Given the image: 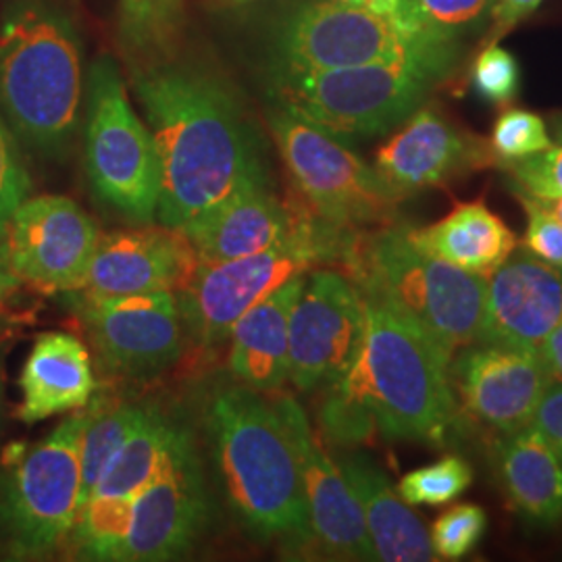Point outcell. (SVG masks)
I'll return each instance as SVG.
<instances>
[{"label":"cell","mask_w":562,"mask_h":562,"mask_svg":"<svg viewBox=\"0 0 562 562\" xmlns=\"http://www.w3.org/2000/svg\"><path fill=\"white\" fill-rule=\"evenodd\" d=\"M554 138L559 140V144H562V115L554 120Z\"/></svg>","instance_id":"bcb514c9"},{"label":"cell","mask_w":562,"mask_h":562,"mask_svg":"<svg viewBox=\"0 0 562 562\" xmlns=\"http://www.w3.org/2000/svg\"><path fill=\"white\" fill-rule=\"evenodd\" d=\"M540 357L552 378V382L562 383V322L548 334L540 346Z\"/></svg>","instance_id":"60d3db41"},{"label":"cell","mask_w":562,"mask_h":562,"mask_svg":"<svg viewBox=\"0 0 562 562\" xmlns=\"http://www.w3.org/2000/svg\"><path fill=\"white\" fill-rule=\"evenodd\" d=\"M411 238L425 252L487 278L517 248L513 229L483 201L461 202L434 225H411Z\"/></svg>","instance_id":"484cf974"},{"label":"cell","mask_w":562,"mask_h":562,"mask_svg":"<svg viewBox=\"0 0 562 562\" xmlns=\"http://www.w3.org/2000/svg\"><path fill=\"white\" fill-rule=\"evenodd\" d=\"M65 301L81 323L104 373L146 382L181 357L183 322L176 292L101 296L67 292Z\"/></svg>","instance_id":"7c38bea8"},{"label":"cell","mask_w":562,"mask_h":562,"mask_svg":"<svg viewBox=\"0 0 562 562\" xmlns=\"http://www.w3.org/2000/svg\"><path fill=\"white\" fill-rule=\"evenodd\" d=\"M296 223L288 240L259 255L234 261L199 262L194 278L178 296L183 334L204 352L229 340L234 325L259 302L317 267L340 265L357 232H344L294 204Z\"/></svg>","instance_id":"8992f818"},{"label":"cell","mask_w":562,"mask_h":562,"mask_svg":"<svg viewBox=\"0 0 562 562\" xmlns=\"http://www.w3.org/2000/svg\"><path fill=\"white\" fill-rule=\"evenodd\" d=\"M188 434L190 431L183 425L150 406L144 422L127 436L106 464L92 496H117L134 501L161 473L162 467Z\"/></svg>","instance_id":"4316f807"},{"label":"cell","mask_w":562,"mask_h":562,"mask_svg":"<svg viewBox=\"0 0 562 562\" xmlns=\"http://www.w3.org/2000/svg\"><path fill=\"white\" fill-rule=\"evenodd\" d=\"M542 0H492L490 7V30L485 36V44L504 38L510 30H515L525 18H529Z\"/></svg>","instance_id":"ab89813d"},{"label":"cell","mask_w":562,"mask_h":562,"mask_svg":"<svg viewBox=\"0 0 562 562\" xmlns=\"http://www.w3.org/2000/svg\"><path fill=\"white\" fill-rule=\"evenodd\" d=\"M519 201L527 213L522 250L562 269V223L550 213L546 202L525 194H519Z\"/></svg>","instance_id":"74e56055"},{"label":"cell","mask_w":562,"mask_h":562,"mask_svg":"<svg viewBox=\"0 0 562 562\" xmlns=\"http://www.w3.org/2000/svg\"><path fill=\"white\" fill-rule=\"evenodd\" d=\"M450 71L423 60L301 71L273 65L269 94L276 106L338 138H371L408 120Z\"/></svg>","instance_id":"52a82bcc"},{"label":"cell","mask_w":562,"mask_h":562,"mask_svg":"<svg viewBox=\"0 0 562 562\" xmlns=\"http://www.w3.org/2000/svg\"><path fill=\"white\" fill-rule=\"evenodd\" d=\"M236 2H244V0H236Z\"/></svg>","instance_id":"7dc6e473"},{"label":"cell","mask_w":562,"mask_h":562,"mask_svg":"<svg viewBox=\"0 0 562 562\" xmlns=\"http://www.w3.org/2000/svg\"><path fill=\"white\" fill-rule=\"evenodd\" d=\"M92 404L74 411L42 442L20 446L0 480V542L9 559L53 554L80 513L81 431Z\"/></svg>","instance_id":"9c48e42d"},{"label":"cell","mask_w":562,"mask_h":562,"mask_svg":"<svg viewBox=\"0 0 562 562\" xmlns=\"http://www.w3.org/2000/svg\"><path fill=\"white\" fill-rule=\"evenodd\" d=\"M490 146L503 167L550 148L552 138L540 115L525 109H508L494 123Z\"/></svg>","instance_id":"836d02e7"},{"label":"cell","mask_w":562,"mask_h":562,"mask_svg":"<svg viewBox=\"0 0 562 562\" xmlns=\"http://www.w3.org/2000/svg\"><path fill=\"white\" fill-rule=\"evenodd\" d=\"M134 519V501L92 496L83 504L65 542L78 561H115Z\"/></svg>","instance_id":"f546056e"},{"label":"cell","mask_w":562,"mask_h":562,"mask_svg":"<svg viewBox=\"0 0 562 562\" xmlns=\"http://www.w3.org/2000/svg\"><path fill=\"white\" fill-rule=\"evenodd\" d=\"M473 483V467L462 457H443L440 461L408 471L398 482L402 501L413 506H443L457 501Z\"/></svg>","instance_id":"1f68e13d"},{"label":"cell","mask_w":562,"mask_h":562,"mask_svg":"<svg viewBox=\"0 0 562 562\" xmlns=\"http://www.w3.org/2000/svg\"><path fill=\"white\" fill-rule=\"evenodd\" d=\"M485 529L487 515L482 506L462 503L446 508L429 531L436 561H462L480 546Z\"/></svg>","instance_id":"d6a6232c"},{"label":"cell","mask_w":562,"mask_h":562,"mask_svg":"<svg viewBox=\"0 0 562 562\" xmlns=\"http://www.w3.org/2000/svg\"><path fill=\"white\" fill-rule=\"evenodd\" d=\"M340 267L362 299L415 325L446 361L480 340L487 276L425 252L411 238L408 223L357 232Z\"/></svg>","instance_id":"5b68a950"},{"label":"cell","mask_w":562,"mask_h":562,"mask_svg":"<svg viewBox=\"0 0 562 562\" xmlns=\"http://www.w3.org/2000/svg\"><path fill=\"white\" fill-rule=\"evenodd\" d=\"M21 281L13 276L9 261H7V252H4V244H0V302L4 301Z\"/></svg>","instance_id":"b9f144b4"},{"label":"cell","mask_w":562,"mask_h":562,"mask_svg":"<svg viewBox=\"0 0 562 562\" xmlns=\"http://www.w3.org/2000/svg\"><path fill=\"white\" fill-rule=\"evenodd\" d=\"M344 477L361 504L375 561H436L422 517L404 503L387 475L362 454L338 459Z\"/></svg>","instance_id":"d4e9b609"},{"label":"cell","mask_w":562,"mask_h":562,"mask_svg":"<svg viewBox=\"0 0 562 562\" xmlns=\"http://www.w3.org/2000/svg\"><path fill=\"white\" fill-rule=\"evenodd\" d=\"M503 167L525 196L538 201H554L562 196V144L521 161L506 162Z\"/></svg>","instance_id":"d590c367"},{"label":"cell","mask_w":562,"mask_h":562,"mask_svg":"<svg viewBox=\"0 0 562 562\" xmlns=\"http://www.w3.org/2000/svg\"><path fill=\"white\" fill-rule=\"evenodd\" d=\"M267 123L299 201L315 217L344 232L396 222L404 199L338 136L280 106L267 113Z\"/></svg>","instance_id":"30bf717a"},{"label":"cell","mask_w":562,"mask_h":562,"mask_svg":"<svg viewBox=\"0 0 562 562\" xmlns=\"http://www.w3.org/2000/svg\"><path fill=\"white\" fill-rule=\"evenodd\" d=\"M186 234L167 225H132L102 234L81 290L101 296L180 292L199 269Z\"/></svg>","instance_id":"d6986e66"},{"label":"cell","mask_w":562,"mask_h":562,"mask_svg":"<svg viewBox=\"0 0 562 562\" xmlns=\"http://www.w3.org/2000/svg\"><path fill=\"white\" fill-rule=\"evenodd\" d=\"M183 30V0H117V41L130 69L173 59Z\"/></svg>","instance_id":"83f0119b"},{"label":"cell","mask_w":562,"mask_h":562,"mask_svg":"<svg viewBox=\"0 0 562 562\" xmlns=\"http://www.w3.org/2000/svg\"><path fill=\"white\" fill-rule=\"evenodd\" d=\"M494 165L501 161L490 142L431 106H419L375 155V171L401 199Z\"/></svg>","instance_id":"ac0fdd59"},{"label":"cell","mask_w":562,"mask_h":562,"mask_svg":"<svg viewBox=\"0 0 562 562\" xmlns=\"http://www.w3.org/2000/svg\"><path fill=\"white\" fill-rule=\"evenodd\" d=\"M364 331V302L352 280L334 269L306 273L290 315L288 382L311 392L338 382L352 367Z\"/></svg>","instance_id":"5bb4252c"},{"label":"cell","mask_w":562,"mask_h":562,"mask_svg":"<svg viewBox=\"0 0 562 562\" xmlns=\"http://www.w3.org/2000/svg\"><path fill=\"white\" fill-rule=\"evenodd\" d=\"M457 44L434 41L398 18L344 0H313L283 21L276 65L301 71L359 67L387 60H423L452 69Z\"/></svg>","instance_id":"8fae6325"},{"label":"cell","mask_w":562,"mask_h":562,"mask_svg":"<svg viewBox=\"0 0 562 562\" xmlns=\"http://www.w3.org/2000/svg\"><path fill=\"white\" fill-rule=\"evenodd\" d=\"M296 213L271 190V181L241 188L199 220L181 227L201 262H223L280 246L294 232Z\"/></svg>","instance_id":"44dd1931"},{"label":"cell","mask_w":562,"mask_h":562,"mask_svg":"<svg viewBox=\"0 0 562 562\" xmlns=\"http://www.w3.org/2000/svg\"><path fill=\"white\" fill-rule=\"evenodd\" d=\"M471 81L483 101L504 106L515 101L519 92V65L517 59L494 44H485L480 57L473 63Z\"/></svg>","instance_id":"e575fe53"},{"label":"cell","mask_w":562,"mask_h":562,"mask_svg":"<svg viewBox=\"0 0 562 562\" xmlns=\"http://www.w3.org/2000/svg\"><path fill=\"white\" fill-rule=\"evenodd\" d=\"M531 425L542 434L562 464V383L552 382L533 415Z\"/></svg>","instance_id":"f35d334b"},{"label":"cell","mask_w":562,"mask_h":562,"mask_svg":"<svg viewBox=\"0 0 562 562\" xmlns=\"http://www.w3.org/2000/svg\"><path fill=\"white\" fill-rule=\"evenodd\" d=\"M4 425V355L0 348V431Z\"/></svg>","instance_id":"ee69618b"},{"label":"cell","mask_w":562,"mask_h":562,"mask_svg":"<svg viewBox=\"0 0 562 562\" xmlns=\"http://www.w3.org/2000/svg\"><path fill=\"white\" fill-rule=\"evenodd\" d=\"M306 273L283 283L255 304L229 334V373L261 394L280 392L290 373V315L301 296Z\"/></svg>","instance_id":"603a6c76"},{"label":"cell","mask_w":562,"mask_h":562,"mask_svg":"<svg viewBox=\"0 0 562 562\" xmlns=\"http://www.w3.org/2000/svg\"><path fill=\"white\" fill-rule=\"evenodd\" d=\"M490 457L506 503L521 519L538 527L562 521V464L533 425L501 436Z\"/></svg>","instance_id":"cb8c5ba5"},{"label":"cell","mask_w":562,"mask_h":562,"mask_svg":"<svg viewBox=\"0 0 562 562\" xmlns=\"http://www.w3.org/2000/svg\"><path fill=\"white\" fill-rule=\"evenodd\" d=\"M130 76L159 155V223L181 229L269 180L261 136L222 78L176 57Z\"/></svg>","instance_id":"6da1fadb"},{"label":"cell","mask_w":562,"mask_h":562,"mask_svg":"<svg viewBox=\"0 0 562 562\" xmlns=\"http://www.w3.org/2000/svg\"><path fill=\"white\" fill-rule=\"evenodd\" d=\"M148 411L150 406L130 402L92 401V415L81 431L80 440V508L90 501L106 464L127 436L144 422Z\"/></svg>","instance_id":"f1b7e54d"},{"label":"cell","mask_w":562,"mask_h":562,"mask_svg":"<svg viewBox=\"0 0 562 562\" xmlns=\"http://www.w3.org/2000/svg\"><path fill=\"white\" fill-rule=\"evenodd\" d=\"M206 436L236 519L261 540L311 552L299 457L276 402L244 385L206 402Z\"/></svg>","instance_id":"3957f363"},{"label":"cell","mask_w":562,"mask_h":562,"mask_svg":"<svg viewBox=\"0 0 562 562\" xmlns=\"http://www.w3.org/2000/svg\"><path fill=\"white\" fill-rule=\"evenodd\" d=\"M492 0H401L396 18L434 41L457 44L490 15Z\"/></svg>","instance_id":"4dcf8cb0"},{"label":"cell","mask_w":562,"mask_h":562,"mask_svg":"<svg viewBox=\"0 0 562 562\" xmlns=\"http://www.w3.org/2000/svg\"><path fill=\"white\" fill-rule=\"evenodd\" d=\"M101 236L78 202L57 194L27 196L9 220L4 252L18 280L67 294L86 285Z\"/></svg>","instance_id":"4fadbf2b"},{"label":"cell","mask_w":562,"mask_h":562,"mask_svg":"<svg viewBox=\"0 0 562 562\" xmlns=\"http://www.w3.org/2000/svg\"><path fill=\"white\" fill-rule=\"evenodd\" d=\"M546 202V206L550 209V213L562 223V196L554 199V201H542Z\"/></svg>","instance_id":"f6af8a7d"},{"label":"cell","mask_w":562,"mask_h":562,"mask_svg":"<svg viewBox=\"0 0 562 562\" xmlns=\"http://www.w3.org/2000/svg\"><path fill=\"white\" fill-rule=\"evenodd\" d=\"M15 419L25 425L74 413L94 398L97 375L86 344L67 331L36 336L21 367Z\"/></svg>","instance_id":"7402d4cb"},{"label":"cell","mask_w":562,"mask_h":562,"mask_svg":"<svg viewBox=\"0 0 562 562\" xmlns=\"http://www.w3.org/2000/svg\"><path fill=\"white\" fill-rule=\"evenodd\" d=\"M344 2L367 7V9L375 11V13L392 15V18H396V13H398V9H401V0H344Z\"/></svg>","instance_id":"7bdbcfd3"},{"label":"cell","mask_w":562,"mask_h":562,"mask_svg":"<svg viewBox=\"0 0 562 562\" xmlns=\"http://www.w3.org/2000/svg\"><path fill=\"white\" fill-rule=\"evenodd\" d=\"M81 38L63 0H13L0 21V111L42 157L67 155L83 101Z\"/></svg>","instance_id":"277c9868"},{"label":"cell","mask_w":562,"mask_h":562,"mask_svg":"<svg viewBox=\"0 0 562 562\" xmlns=\"http://www.w3.org/2000/svg\"><path fill=\"white\" fill-rule=\"evenodd\" d=\"M30 190L32 180L21 159L13 130L0 115V244H4L11 215L30 196Z\"/></svg>","instance_id":"8d00e7d4"},{"label":"cell","mask_w":562,"mask_h":562,"mask_svg":"<svg viewBox=\"0 0 562 562\" xmlns=\"http://www.w3.org/2000/svg\"><path fill=\"white\" fill-rule=\"evenodd\" d=\"M362 302L359 355L338 382L323 387V436L344 448L373 436L443 446L459 422L448 361L392 308Z\"/></svg>","instance_id":"7a4b0ae2"},{"label":"cell","mask_w":562,"mask_h":562,"mask_svg":"<svg viewBox=\"0 0 562 562\" xmlns=\"http://www.w3.org/2000/svg\"><path fill=\"white\" fill-rule=\"evenodd\" d=\"M273 402L299 457L311 552L331 561H375L361 504L340 464L325 452L299 402L288 394Z\"/></svg>","instance_id":"2e32d148"},{"label":"cell","mask_w":562,"mask_h":562,"mask_svg":"<svg viewBox=\"0 0 562 562\" xmlns=\"http://www.w3.org/2000/svg\"><path fill=\"white\" fill-rule=\"evenodd\" d=\"M561 322L562 269L521 248L487 278L477 341L538 352Z\"/></svg>","instance_id":"ffe728a7"},{"label":"cell","mask_w":562,"mask_h":562,"mask_svg":"<svg viewBox=\"0 0 562 562\" xmlns=\"http://www.w3.org/2000/svg\"><path fill=\"white\" fill-rule=\"evenodd\" d=\"M459 417L496 434L531 425L552 378L540 352L471 344L448 362Z\"/></svg>","instance_id":"9a60e30c"},{"label":"cell","mask_w":562,"mask_h":562,"mask_svg":"<svg viewBox=\"0 0 562 562\" xmlns=\"http://www.w3.org/2000/svg\"><path fill=\"white\" fill-rule=\"evenodd\" d=\"M83 162L97 201L130 225L157 222L161 167L148 125L127 99L115 60L102 55L86 78Z\"/></svg>","instance_id":"ba28073f"},{"label":"cell","mask_w":562,"mask_h":562,"mask_svg":"<svg viewBox=\"0 0 562 562\" xmlns=\"http://www.w3.org/2000/svg\"><path fill=\"white\" fill-rule=\"evenodd\" d=\"M209 521L201 461L188 434L161 473L134 498L127 540L113 562H162L183 557Z\"/></svg>","instance_id":"e0dca14e"}]
</instances>
